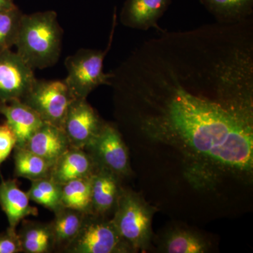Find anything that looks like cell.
I'll return each instance as SVG.
<instances>
[{
    "label": "cell",
    "instance_id": "obj_1",
    "mask_svg": "<svg viewBox=\"0 0 253 253\" xmlns=\"http://www.w3.org/2000/svg\"><path fill=\"white\" fill-rule=\"evenodd\" d=\"M118 119L152 144L172 149L195 191L253 178V85L239 63L200 42L163 46L120 83Z\"/></svg>",
    "mask_w": 253,
    "mask_h": 253
},
{
    "label": "cell",
    "instance_id": "obj_2",
    "mask_svg": "<svg viewBox=\"0 0 253 253\" xmlns=\"http://www.w3.org/2000/svg\"><path fill=\"white\" fill-rule=\"evenodd\" d=\"M62 38L54 11L23 14L15 44L16 53L32 69H44L59 60Z\"/></svg>",
    "mask_w": 253,
    "mask_h": 253
},
{
    "label": "cell",
    "instance_id": "obj_3",
    "mask_svg": "<svg viewBox=\"0 0 253 253\" xmlns=\"http://www.w3.org/2000/svg\"><path fill=\"white\" fill-rule=\"evenodd\" d=\"M157 209L141 194L123 188L111 218L120 236L132 253L149 251L154 233L152 221Z\"/></svg>",
    "mask_w": 253,
    "mask_h": 253
},
{
    "label": "cell",
    "instance_id": "obj_4",
    "mask_svg": "<svg viewBox=\"0 0 253 253\" xmlns=\"http://www.w3.org/2000/svg\"><path fill=\"white\" fill-rule=\"evenodd\" d=\"M113 29L106 49H81L65 61L67 77L65 83L75 99H86L101 85H111L113 73L104 71V61L112 43Z\"/></svg>",
    "mask_w": 253,
    "mask_h": 253
},
{
    "label": "cell",
    "instance_id": "obj_5",
    "mask_svg": "<svg viewBox=\"0 0 253 253\" xmlns=\"http://www.w3.org/2000/svg\"><path fill=\"white\" fill-rule=\"evenodd\" d=\"M64 251L70 253H132L112 219L93 213L86 214L78 235Z\"/></svg>",
    "mask_w": 253,
    "mask_h": 253
},
{
    "label": "cell",
    "instance_id": "obj_6",
    "mask_svg": "<svg viewBox=\"0 0 253 253\" xmlns=\"http://www.w3.org/2000/svg\"><path fill=\"white\" fill-rule=\"evenodd\" d=\"M74 99L64 80L36 79L21 101L34 110L44 123L62 128L70 105Z\"/></svg>",
    "mask_w": 253,
    "mask_h": 253
},
{
    "label": "cell",
    "instance_id": "obj_7",
    "mask_svg": "<svg viewBox=\"0 0 253 253\" xmlns=\"http://www.w3.org/2000/svg\"><path fill=\"white\" fill-rule=\"evenodd\" d=\"M98 168H105L118 177L131 174L129 150L118 126L105 122L98 136L85 149Z\"/></svg>",
    "mask_w": 253,
    "mask_h": 253
},
{
    "label": "cell",
    "instance_id": "obj_8",
    "mask_svg": "<svg viewBox=\"0 0 253 253\" xmlns=\"http://www.w3.org/2000/svg\"><path fill=\"white\" fill-rule=\"evenodd\" d=\"M105 121L86 99H75L70 105L62 129L71 147L85 149L94 140Z\"/></svg>",
    "mask_w": 253,
    "mask_h": 253
},
{
    "label": "cell",
    "instance_id": "obj_9",
    "mask_svg": "<svg viewBox=\"0 0 253 253\" xmlns=\"http://www.w3.org/2000/svg\"><path fill=\"white\" fill-rule=\"evenodd\" d=\"M36 79L34 70L17 53L8 49L0 54V102L22 99Z\"/></svg>",
    "mask_w": 253,
    "mask_h": 253
},
{
    "label": "cell",
    "instance_id": "obj_10",
    "mask_svg": "<svg viewBox=\"0 0 253 253\" xmlns=\"http://www.w3.org/2000/svg\"><path fill=\"white\" fill-rule=\"evenodd\" d=\"M172 0H126L121 10V23L126 27L140 31L163 29L158 21L167 11Z\"/></svg>",
    "mask_w": 253,
    "mask_h": 253
},
{
    "label": "cell",
    "instance_id": "obj_11",
    "mask_svg": "<svg viewBox=\"0 0 253 253\" xmlns=\"http://www.w3.org/2000/svg\"><path fill=\"white\" fill-rule=\"evenodd\" d=\"M0 114L14 131L16 137V147L23 148L28 140L44 121L27 104L21 100L15 99L8 102H0Z\"/></svg>",
    "mask_w": 253,
    "mask_h": 253
},
{
    "label": "cell",
    "instance_id": "obj_12",
    "mask_svg": "<svg viewBox=\"0 0 253 253\" xmlns=\"http://www.w3.org/2000/svg\"><path fill=\"white\" fill-rule=\"evenodd\" d=\"M98 169L85 149L71 147L54 163L49 177L60 185L82 178L90 177Z\"/></svg>",
    "mask_w": 253,
    "mask_h": 253
},
{
    "label": "cell",
    "instance_id": "obj_13",
    "mask_svg": "<svg viewBox=\"0 0 253 253\" xmlns=\"http://www.w3.org/2000/svg\"><path fill=\"white\" fill-rule=\"evenodd\" d=\"M90 179L93 214L106 217L117 206L123 190L121 179L101 168H98Z\"/></svg>",
    "mask_w": 253,
    "mask_h": 253
},
{
    "label": "cell",
    "instance_id": "obj_14",
    "mask_svg": "<svg viewBox=\"0 0 253 253\" xmlns=\"http://www.w3.org/2000/svg\"><path fill=\"white\" fill-rule=\"evenodd\" d=\"M62 128L44 123L28 140L24 149L54 163L71 148Z\"/></svg>",
    "mask_w": 253,
    "mask_h": 253
},
{
    "label": "cell",
    "instance_id": "obj_15",
    "mask_svg": "<svg viewBox=\"0 0 253 253\" xmlns=\"http://www.w3.org/2000/svg\"><path fill=\"white\" fill-rule=\"evenodd\" d=\"M30 201L27 192L20 189L14 179L0 183V206L7 217L10 227L16 229L25 218L38 215V208L31 206Z\"/></svg>",
    "mask_w": 253,
    "mask_h": 253
},
{
    "label": "cell",
    "instance_id": "obj_16",
    "mask_svg": "<svg viewBox=\"0 0 253 253\" xmlns=\"http://www.w3.org/2000/svg\"><path fill=\"white\" fill-rule=\"evenodd\" d=\"M160 251L167 253H205L209 252L211 243L197 231L189 228L169 229L163 236Z\"/></svg>",
    "mask_w": 253,
    "mask_h": 253
},
{
    "label": "cell",
    "instance_id": "obj_17",
    "mask_svg": "<svg viewBox=\"0 0 253 253\" xmlns=\"http://www.w3.org/2000/svg\"><path fill=\"white\" fill-rule=\"evenodd\" d=\"M54 214V219L49 224L54 248L64 251L78 235L86 214L65 207Z\"/></svg>",
    "mask_w": 253,
    "mask_h": 253
},
{
    "label": "cell",
    "instance_id": "obj_18",
    "mask_svg": "<svg viewBox=\"0 0 253 253\" xmlns=\"http://www.w3.org/2000/svg\"><path fill=\"white\" fill-rule=\"evenodd\" d=\"M217 23L231 24L253 18V0H200Z\"/></svg>",
    "mask_w": 253,
    "mask_h": 253
},
{
    "label": "cell",
    "instance_id": "obj_19",
    "mask_svg": "<svg viewBox=\"0 0 253 253\" xmlns=\"http://www.w3.org/2000/svg\"><path fill=\"white\" fill-rule=\"evenodd\" d=\"M18 234L23 253H47L54 249L49 224L24 221Z\"/></svg>",
    "mask_w": 253,
    "mask_h": 253
},
{
    "label": "cell",
    "instance_id": "obj_20",
    "mask_svg": "<svg viewBox=\"0 0 253 253\" xmlns=\"http://www.w3.org/2000/svg\"><path fill=\"white\" fill-rule=\"evenodd\" d=\"M14 173L18 177L33 181L50 176L53 164L24 148H14Z\"/></svg>",
    "mask_w": 253,
    "mask_h": 253
},
{
    "label": "cell",
    "instance_id": "obj_21",
    "mask_svg": "<svg viewBox=\"0 0 253 253\" xmlns=\"http://www.w3.org/2000/svg\"><path fill=\"white\" fill-rule=\"evenodd\" d=\"M91 176L75 179L61 185L63 207L76 210L84 214L93 213Z\"/></svg>",
    "mask_w": 253,
    "mask_h": 253
},
{
    "label": "cell",
    "instance_id": "obj_22",
    "mask_svg": "<svg viewBox=\"0 0 253 253\" xmlns=\"http://www.w3.org/2000/svg\"><path fill=\"white\" fill-rule=\"evenodd\" d=\"M27 194L31 201L41 205L54 213L63 207L61 201V185L49 176L31 181Z\"/></svg>",
    "mask_w": 253,
    "mask_h": 253
},
{
    "label": "cell",
    "instance_id": "obj_23",
    "mask_svg": "<svg viewBox=\"0 0 253 253\" xmlns=\"http://www.w3.org/2000/svg\"><path fill=\"white\" fill-rule=\"evenodd\" d=\"M23 15L17 6L0 11V54L16 44Z\"/></svg>",
    "mask_w": 253,
    "mask_h": 253
},
{
    "label": "cell",
    "instance_id": "obj_24",
    "mask_svg": "<svg viewBox=\"0 0 253 253\" xmlns=\"http://www.w3.org/2000/svg\"><path fill=\"white\" fill-rule=\"evenodd\" d=\"M16 146V136L5 121L0 125V165L9 157Z\"/></svg>",
    "mask_w": 253,
    "mask_h": 253
},
{
    "label": "cell",
    "instance_id": "obj_25",
    "mask_svg": "<svg viewBox=\"0 0 253 253\" xmlns=\"http://www.w3.org/2000/svg\"><path fill=\"white\" fill-rule=\"evenodd\" d=\"M22 252L21 240L16 229L9 226L6 231L0 234V253Z\"/></svg>",
    "mask_w": 253,
    "mask_h": 253
},
{
    "label": "cell",
    "instance_id": "obj_26",
    "mask_svg": "<svg viewBox=\"0 0 253 253\" xmlns=\"http://www.w3.org/2000/svg\"><path fill=\"white\" fill-rule=\"evenodd\" d=\"M16 6L14 0H0V11L11 9Z\"/></svg>",
    "mask_w": 253,
    "mask_h": 253
}]
</instances>
